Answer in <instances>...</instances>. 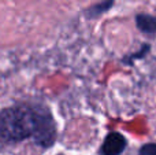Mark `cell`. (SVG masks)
<instances>
[{"label":"cell","mask_w":156,"mask_h":155,"mask_svg":"<svg viewBox=\"0 0 156 155\" xmlns=\"http://www.w3.org/2000/svg\"><path fill=\"white\" fill-rule=\"evenodd\" d=\"M36 131V107L16 104L0 111V142L18 143L33 137Z\"/></svg>","instance_id":"cell-1"},{"label":"cell","mask_w":156,"mask_h":155,"mask_svg":"<svg viewBox=\"0 0 156 155\" xmlns=\"http://www.w3.org/2000/svg\"><path fill=\"white\" fill-rule=\"evenodd\" d=\"M36 107V131L33 135V140L38 146L44 148L51 147L56 139V128L52 114L47 107L34 106Z\"/></svg>","instance_id":"cell-2"},{"label":"cell","mask_w":156,"mask_h":155,"mask_svg":"<svg viewBox=\"0 0 156 155\" xmlns=\"http://www.w3.org/2000/svg\"><path fill=\"white\" fill-rule=\"evenodd\" d=\"M126 148V139L118 132H112L104 139L101 146L103 155H121Z\"/></svg>","instance_id":"cell-3"},{"label":"cell","mask_w":156,"mask_h":155,"mask_svg":"<svg viewBox=\"0 0 156 155\" xmlns=\"http://www.w3.org/2000/svg\"><path fill=\"white\" fill-rule=\"evenodd\" d=\"M136 25L145 34L154 36L156 34V16L148 14H138L136 16Z\"/></svg>","instance_id":"cell-4"},{"label":"cell","mask_w":156,"mask_h":155,"mask_svg":"<svg viewBox=\"0 0 156 155\" xmlns=\"http://www.w3.org/2000/svg\"><path fill=\"white\" fill-rule=\"evenodd\" d=\"M114 4V0H101L97 4H93L92 7H89L86 10V16L88 18H96V16L101 15L103 13H105L107 10H110Z\"/></svg>","instance_id":"cell-5"},{"label":"cell","mask_w":156,"mask_h":155,"mask_svg":"<svg viewBox=\"0 0 156 155\" xmlns=\"http://www.w3.org/2000/svg\"><path fill=\"white\" fill-rule=\"evenodd\" d=\"M138 155H156V144L149 143V144L143 146Z\"/></svg>","instance_id":"cell-6"}]
</instances>
